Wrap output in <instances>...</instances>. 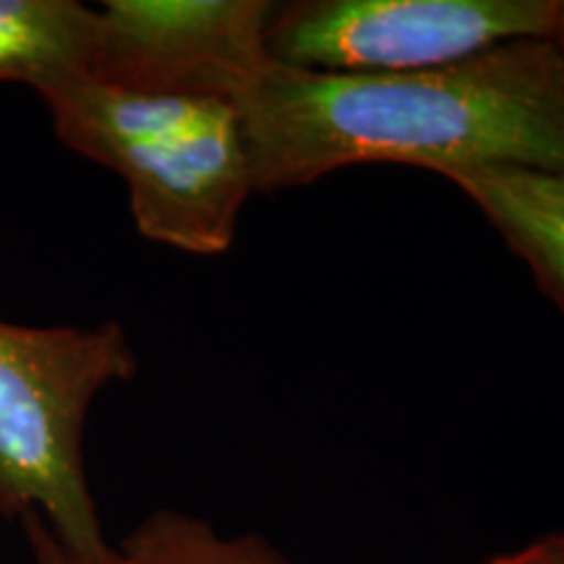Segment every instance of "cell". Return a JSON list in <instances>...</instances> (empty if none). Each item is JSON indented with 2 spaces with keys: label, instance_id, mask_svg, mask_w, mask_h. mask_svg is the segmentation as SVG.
<instances>
[{
  "label": "cell",
  "instance_id": "1",
  "mask_svg": "<svg viewBox=\"0 0 564 564\" xmlns=\"http://www.w3.org/2000/svg\"><path fill=\"white\" fill-rule=\"evenodd\" d=\"M236 108L257 194L358 165L447 181L486 167L564 173V61L552 40L408 74H314L274 61Z\"/></svg>",
  "mask_w": 564,
  "mask_h": 564
},
{
  "label": "cell",
  "instance_id": "2",
  "mask_svg": "<svg viewBox=\"0 0 564 564\" xmlns=\"http://www.w3.org/2000/svg\"><path fill=\"white\" fill-rule=\"evenodd\" d=\"M37 95L61 144L121 175L147 241L194 257L230 249L257 194L236 105L139 95L89 74L63 76Z\"/></svg>",
  "mask_w": 564,
  "mask_h": 564
},
{
  "label": "cell",
  "instance_id": "3",
  "mask_svg": "<svg viewBox=\"0 0 564 564\" xmlns=\"http://www.w3.org/2000/svg\"><path fill=\"white\" fill-rule=\"evenodd\" d=\"M118 322L30 327L0 319V514H34L79 564H105L84 432L91 405L137 377Z\"/></svg>",
  "mask_w": 564,
  "mask_h": 564
},
{
  "label": "cell",
  "instance_id": "4",
  "mask_svg": "<svg viewBox=\"0 0 564 564\" xmlns=\"http://www.w3.org/2000/svg\"><path fill=\"white\" fill-rule=\"evenodd\" d=\"M554 17L556 0H293L272 3L267 47L314 74H408L549 40Z\"/></svg>",
  "mask_w": 564,
  "mask_h": 564
},
{
  "label": "cell",
  "instance_id": "5",
  "mask_svg": "<svg viewBox=\"0 0 564 564\" xmlns=\"http://www.w3.org/2000/svg\"><path fill=\"white\" fill-rule=\"evenodd\" d=\"M89 76L118 89L238 105L274 58L270 0H105Z\"/></svg>",
  "mask_w": 564,
  "mask_h": 564
},
{
  "label": "cell",
  "instance_id": "6",
  "mask_svg": "<svg viewBox=\"0 0 564 564\" xmlns=\"http://www.w3.org/2000/svg\"><path fill=\"white\" fill-rule=\"evenodd\" d=\"M564 314V173L486 167L449 178Z\"/></svg>",
  "mask_w": 564,
  "mask_h": 564
},
{
  "label": "cell",
  "instance_id": "7",
  "mask_svg": "<svg viewBox=\"0 0 564 564\" xmlns=\"http://www.w3.org/2000/svg\"><path fill=\"white\" fill-rule=\"evenodd\" d=\"M97 11L74 0H0V84L40 91L87 74Z\"/></svg>",
  "mask_w": 564,
  "mask_h": 564
},
{
  "label": "cell",
  "instance_id": "8",
  "mask_svg": "<svg viewBox=\"0 0 564 564\" xmlns=\"http://www.w3.org/2000/svg\"><path fill=\"white\" fill-rule=\"evenodd\" d=\"M105 564H288L264 535L220 533L196 514L158 510L147 514Z\"/></svg>",
  "mask_w": 564,
  "mask_h": 564
},
{
  "label": "cell",
  "instance_id": "9",
  "mask_svg": "<svg viewBox=\"0 0 564 564\" xmlns=\"http://www.w3.org/2000/svg\"><path fill=\"white\" fill-rule=\"evenodd\" d=\"M481 564H564V531H554L528 544L494 554Z\"/></svg>",
  "mask_w": 564,
  "mask_h": 564
},
{
  "label": "cell",
  "instance_id": "10",
  "mask_svg": "<svg viewBox=\"0 0 564 564\" xmlns=\"http://www.w3.org/2000/svg\"><path fill=\"white\" fill-rule=\"evenodd\" d=\"M21 525H24L26 535H30L34 564H79L63 549L61 541L47 531V525L40 518L26 514V518H21Z\"/></svg>",
  "mask_w": 564,
  "mask_h": 564
},
{
  "label": "cell",
  "instance_id": "11",
  "mask_svg": "<svg viewBox=\"0 0 564 564\" xmlns=\"http://www.w3.org/2000/svg\"><path fill=\"white\" fill-rule=\"evenodd\" d=\"M549 40L554 42V47L560 51L562 61H564V0H556V17H554V26Z\"/></svg>",
  "mask_w": 564,
  "mask_h": 564
}]
</instances>
